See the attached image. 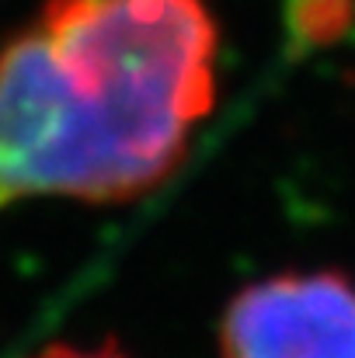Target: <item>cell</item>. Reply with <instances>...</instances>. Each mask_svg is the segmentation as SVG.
Listing matches in <instances>:
<instances>
[{
    "mask_svg": "<svg viewBox=\"0 0 355 358\" xmlns=\"http://www.w3.org/2000/svg\"><path fill=\"white\" fill-rule=\"evenodd\" d=\"M223 358H355V285L335 271L247 285L220 327Z\"/></svg>",
    "mask_w": 355,
    "mask_h": 358,
    "instance_id": "2",
    "label": "cell"
},
{
    "mask_svg": "<svg viewBox=\"0 0 355 358\" xmlns=\"http://www.w3.org/2000/svg\"><path fill=\"white\" fill-rule=\"evenodd\" d=\"M216 56L206 0H42L0 49V213L157 188L213 112Z\"/></svg>",
    "mask_w": 355,
    "mask_h": 358,
    "instance_id": "1",
    "label": "cell"
},
{
    "mask_svg": "<svg viewBox=\"0 0 355 358\" xmlns=\"http://www.w3.org/2000/svg\"><path fill=\"white\" fill-rule=\"evenodd\" d=\"M32 358H125L118 348L112 345H102V348H81V345H49L42 348L39 355Z\"/></svg>",
    "mask_w": 355,
    "mask_h": 358,
    "instance_id": "3",
    "label": "cell"
}]
</instances>
